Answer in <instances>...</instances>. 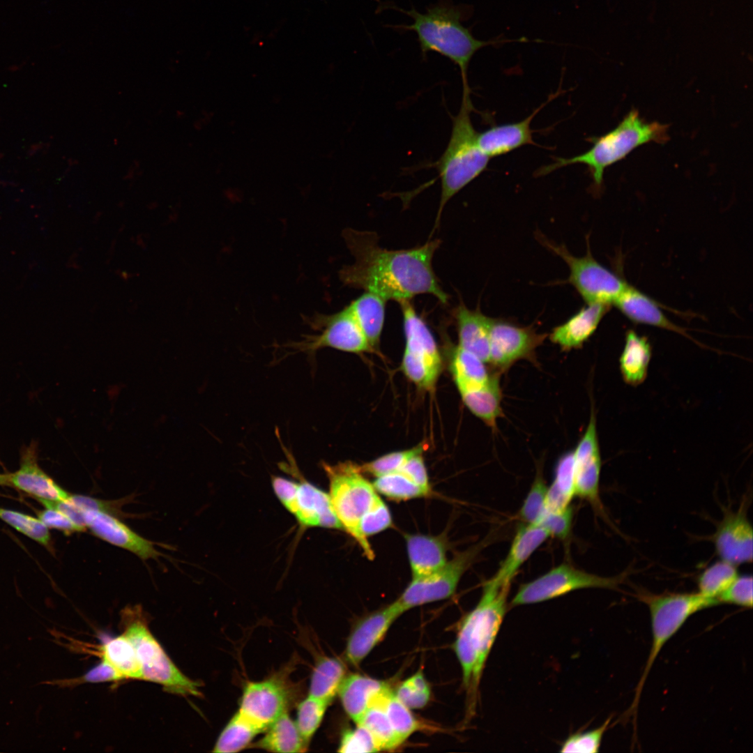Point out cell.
<instances>
[{"mask_svg":"<svg viewBox=\"0 0 753 753\" xmlns=\"http://www.w3.org/2000/svg\"><path fill=\"white\" fill-rule=\"evenodd\" d=\"M342 237L354 259L353 264L340 271L344 285L375 294L386 302L400 303L419 294H431L442 304L448 303L449 296L432 267L439 239L413 248L388 250L380 246L374 231L347 228Z\"/></svg>","mask_w":753,"mask_h":753,"instance_id":"1","label":"cell"},{"mask_svg":"<svg viewBox=\"0 0 753 753\" xmlns=\"http://www.w3.org/2000/svg\"><path fill=\"white\" fill-rule=\"evenodd\" d=\"M510 585L486 581L475 607L461 620L453 650L461 666L466 693V717L476 713L480 685L489 654L508 609Z\"/></svg>","mask_w":753,"mask_h":753,"instance_id":"2","label":"cell"},{"mask_svg":"<svg viewBox=\"0 0 753 753\" xmlns=\"http://www.w3.org/2000/svg\"><path fill=\"white\" fill-rule=\"evenodd\" d=\"M413 19L410 25L397 26L415 31L418 35L423 56L436 52L450 59L460 70L462 82L468 81L467 69L474 54L483 47L512 40L496 39L483 41L473 36L461 21L464 16L462 6H456L448 0H441L427 9L424 14L412 8L401 10Z\"/></svg>","mask_w":753,"mask_h":753,"instance_id":"3","label":"cell"},{"mask_svg":"<svg viewBox=\"0 0 753 753\" xmlns=\"http://www.w3.org/2000/svg\"><path fill=\"white\" fill-rule=\"evenodd\" d=\"M462 86L461 106L457 114L452 117L449 142L441 156L433 164L439 174L441 190L433 231L439 225L449 200L483 172L490 159L478 144V132L471 118L473 106L469 82H462Z\"/></svg>","mask_w":753,"mask_h":753,"instance_id":"4","label":"cell"},{"mask_svg":"<svg viewBox=\"0 0 753 753\" xmlns=\"http://www.w3.org/2000/svg\"><path fill=\"white\" fill-rule=\"evenodd\" d=\"M668 139L667 126L658 122H646L637 110H631L611 131L590 139L592 147L587 151L569 158H557L547 166L540 168L537 176L548 174L554 170L574 164H583L588 168L596 188L603 183L605 169L625 158L637 147L655 142L663 143Z\"/></svg>","mask_w":753,"mask_h":753,"instance_id":"5","label":"cell"},{"mask_svg":"<svg viewBox=\"0 0 753 753\" xmlns=\"http://www.w3.org/2000/svg\"><path fill=\"white\" fill-rule=\"evenodd\" d=\"M636 598L648 608L651 616L652 643L646 662L636 685L625 720L632 718L634 732L637 731V710L648 674L665 644L678 632L687 619L705 609L717 605V601L697 592H664L654 593L636 588Z\"/></svg>","mask_w":753,"mask_h":753,"instance_id":"6","label":"cell"},{"mask_svg":"<svg viewBox=\"0 0 753 753\" xmlns=\"http://www.w3.org/2000/svg\"><path fill=\"white\" fill-rule=\"evenodd\" d=\"M123 632L132 641L139 661L142 680L160 684L167 692L200 696V684L183 674L171 660L149 628L139 604L128 605L121 612Z\"/></svg>","mask_w":753,"mask_h":753,"instance_id":"7","label":"cell"},{"mask_svg":"<svg viewBox=\"0 0 753 753\" xmlns=\"http://www.w3.org/2000/svg\"><path fill=\"white\" fill-rule=\"evenodd\" d=\"M322 466L329 482V496L335 513L342 527L361 547L368 559L374 558L369 542L360 535L363 517L380 498L373 485L363 475L360 467L351 462Z\"/></svg>","mask_w":753,"mask_h":753,"instance_id":"8","label":"cell"},{"mask_svg":"<svg viewBox=\"0 0 753 753\" xmlns=\"http://www.w3.org/2000/svg\"><path fill=\"white\" fill-rule=\"evenodd\" d=\"M537 238L550 251L560 257L568 265V282L572 284L586 304L604 303L612 305L628 287V284L593 257L588 238L587 252L583 257L572 255L563 244H556L542 234Z\"/></svg>","mask_w":753,"mask_h":753,"instance_id":"9","label":"cell"},{"mask_svg":"<svg viewBox=\"0 0 753 753\" xmlns=\"http://www.w3.org/2000/svg\"><path fill=\"white\" fill-rule=\"evenodd\" d=\"M303 319L317 333L306 334L297 341L281 345L290 353L312 355L326 347L351 353L367 352L372 349L347 306L333 314L315 313L303 317Z\"/></svg>","mask_w":753,"mask_h":753,"instance_id":"10","label":"cell"},{"mask_svg":"<svg viewBox=\"0 0 753 753\" xmlns=\"http://www.w3.org/2000/svg\"><path fill=\"white\" fill-rule=\"evenodd\" d=\"M628 575L602 577L563 563L539 577L522 584L510 602L511 607L542 602L583 588L618 590Z\"/></svg>","mask_w":753,"mask_h":753,"instance_id":"11","label":"cell"},{"mask_svg":"<svg viewBox=\"0 0 753 753\" xmlns=\"http://www.w3.org/2000/svg\"><path fill=\"white\" fill-rule=\"evenodd\" d=\"M486 542L482 541L458 552L442 568L432 574L412 579L395 601L400 609L404 614L416 607L451 597L455 593L462 577L486 545Z\"/></svg>","mask_w":753,"mask_h":753,"instance_id":"12","label":"cell"},{"mask_svg":"<svg viewBox=\"0 0 753 753\" xmlns=\"http://www.w3.org/2000/svg\"><path fill=\"white\" fill-rule=\"evenodd\" d=\"M547 336L531 326H519L490 317L489 364L491 368L501 374L518 360L535 363L536 350Z\"/></svg>","mask_w":753,"mask_h":753,"instance_id":"13","label":"cell"},{"mask_svg":"<svg viewBox=\"0 0 753 753\" xmlns=\"http://www.w3.org/2000/svg\"><path fill=\"white\" fill-rule=\"evenodd\" d=\"M573 456L575 496L588 501L596 512L605 516L599 494L602 459L593 403L587 427L573 451Z\"/></svg>","mask_w":753,"mask_h":753,"instance_id":"14","label":"cell"},{"mask_svg":"<svg viewBox=\"0 0 753 753\" xmlns=\"http://www.w3.org/2000/svg\"><path fill=\"white\" fill-rule=\"evenodd\" d=\"M748 503V496H745L736 510L724 509L712 535L717 556L736 566L752 562L753 529L747 517Z\"/></svg>","mask_w":753,"mask_h":753,"instance_id":"15","label":"cell"},{"mask_svg":"<svg viewBox=\"0 0 753 753\" xmlns=\"http://www.w3.org/2000/svg\"><path fill=\"white\" fill-rule=\"evenodd\" d=\"M284 450L289 459V464H285L287 469L300 479L294 497L286 509L303 526L342 529L328 493L305 480L300 475L293 456L285 448Z\"/></svg>","mask_w":753,"mask_h":753,"instance_id":"16","label":"cell"},{"mask_svg":"<svg viewBox=\"0 0 753 753\" xmlns=\"http://www.w3.org/2000/svg\"><path fill=\"white\" fill-rule=\"evenodd\" d=\"M288 694L279 680L267 679L245 685L238 711L264 731L287 712Z\"/></svg>","mask_w":753,"mask_h":753,"instance_id":"17","label":"cell"},{"mask_svg":"<svg viewBox=\"0 0 753 753\" xmlns=\"http://www.w3.org/2000/svg\"><path fill=\"white\" fill-rule=\"evenodd\" d=\"M402 614L393 602L359 620L347 639L344 651L347 661L353 666H358Z\"/></svg>","mask_w":753,"mask_h":753,"instance_id":"18","label":"cell"},{"mask_svg":"<svg viewBox=\"0 0 753 753\" xmlns=\"http://www.w3.org/2000/svg\"><path fill=\"white\" fill-rule=\"evenodd\" d=\"M8 486L38 501H63L70 495L40 468L38 463L37 448L33 443L22 450L20 468L9 473Z\"/></svg>","mask_w":753,"mask_h":753,"instance_id":"19","label":"cell"},{"mask_svg":"<svg viewBox=\"0 0 753 753\" xmlns=\"http://www.w3.org/2000/svg\"><path fill=\"white\" fill-rule=\"evenodd\" d=\"M85 525L97 537L136 554L142 560L157 559L161 554L154 543L140 536L115 516L96 510L84 512Z\"/></svg>","mask_w":753,"mask_h":753,"instance_id":"20","label":"cell"},{"mask_svg":"<svg viewBox=\"0 0 753 753\" xmlns=\"http://www.w3.org/2000/svg\"><path fill=\"white\" fill-rule=\"evenodd\" d=\"M557 95L554 94L546 102L522 121L492 126L478 132L477 141L481 151L489 158L511 152L521 146L535 144L531 123L538 112Z\"/></svg>","mask_w":753,"mask_h":753,"instance_id":"21","label":"cell"},{"mask_svg":"<svg viewBox=\"0 0 753 753\" xmlns=\"http://www.w3.org/2000/svg\"><path fill=\"white\" fill-rule=\"evenodd\" d=\"M610 307L604 303L586 304L565 322L553 328L549 340L564 351L579 349L595 332Z\"/></svg>","mask_w":753,"mask_h":753,"instance_id":"22","label":"cell"},{"mask_svg":"<svg viewBox=\"0 0 753 753\" xmlns=\"http://www.w3.org/2000/svg\"><path fill=\"white\" fill-rule=\"evenodd\" d=\"M549 537L540 525H519L506 557L490 580L499 585H510L521 566Z\"/></svg>","mask_w":753,"mask_h":753,"instance_id":"23","label":"cell"},{"mask_svg":"<svg viewBox=\"0 0 753 753\" xmlns=\"http://www.w3.org/2000/svg\"><path fill=\"white\" fill-rule=\"evenodd\" d=\"M613 305L635 324L653 326L672 331L699 344L687 333L685 328L671 321L654 300L630 285H628Z\"/></svg>","mask_w":753,"mask_h":753,"instance_id":"24","label":"cell"},{"mask_svg":"<svg viewBox=\"0 0 753 753\" xmlns=\"http://www.w3.org/2000/svg\"><path fill=\"white\" fill-rule=\"evenodd\" d=\"M452 312L457 325L458 346L489 364L490 317L478 307L476 310L468 308L462 301Z\"/></svg>","mask_w":753,"mask_h":753,"instance_id":"25","label":"cell"},{"mask_svg":"<svg viewBox=\"0 0 753 753\" xmlns=\"http://www.w3.org/2000/svg\"><path fill=\"white\" fill-rule=\"evenodd\" d=\"M405 540L412 579L427 576L448 561L447 544L443 536L408 534Z\"/></svg>","mask_w":753,"mask_h":753,"instance_id":"26","label":"cell"},{"mask_svg":"<svg viewBox=\"0 0 753 753\" xmlns=\"http://www.w3.org/2000/svg\"><path fill=\"white\" fill-rule=\"evenodd\" d=\"M389 687L384 681L351 674L345 676L337 694L345 713L357 724L374 700Z\"/></svg>","mask_w":753,"mask_h":753,"instance_id":"27","label":"cell"},{"mask_svg":"<svg viewBox=\"0 0 753 753\" xmlns=\"http://www.w3.org/2000/svg\"><path fill=\"white\" fill-rule=\"evenodd\" d=\"M402 312L406 338L405 350L424 358L440 373L441 359L435 340L423 319L410 301L398 303Z\"/></svg>","mask_w":753,"mask_h":753,"instance_id":"28","label":"cell"},{"mask_svg":"<svg viewBox=\"0 0 753 753\" xmlns=\"http://www.w3.org/2000/svg\"><path fill=\"white\" fill-rule=\"evenodd\" d=\"M652 356L651 345L646 337L629 330L619 358V367L625 383L638 386L646 380Z\"/></svg>","mask_w":753,"mask_h":753,"instance_id":"29","label":"cell"},{"mask_svg":"<svg viewBox=\"0 0 753 753\" xmlns=\"http://www.w3.org/2000/svg\"><path fill=\"white\" fill-rule=\"evenodd\" d=\"M499 376L483 386L458 390L469 410L493 430L503 415Z\"/></svg>","mask_w":753,"mask_h":753,"instance_id":"30","label":"cell"},{"mask_svg":"<svg viewBox=\"0 0 753 753\" xmlns=\"http://www.w3.org/2000/svg\"><path fill=\"white\" fill-rule=\"evenodd\" d=\"M386 303L376 294L365 291L347 305L372 348L379 342L385 321Z\"/></svg>","mask_w":753,"mask_h":753,"instance_id":"31","label":"cell"},{"mask_svg":"<svg viewBox=\"0 0 753 753\" xmlns=\"http://www.w3.org/2000/svg\"><path fill=\"white\" fill-rule=\"evenodd\" d=\"M451 373L458 390L488 384L499 373L489 370L487 364L471 352L457 346L452 351Z\"/></svg>","mask_w":753,"mask_h":753,"instance_id":"32","label":"cell"},{"mask_svg":"<svg viewBox=\"0 0 753 753\" xmlns=\"http://www.w3.org/2000/svg\"><path fill=\"white\" fill-rule=\"evenodd\" d=\"M255 747L273 752H303L308 744L287 711L273 722Z\"/></svg>","mask_w":753,"mask_h":753,"instance_id":"33","label":"cell"},{"mask_svg":"<svg viewBox=\"0 0 753 753\" xmlns=\"http://www.w3.org/2000/svg\"><path fill=\"white\" fill-rule=\"evenodd\" d=\"M346 676L345 666L340 660L330 657L319 659L312 673L308 695L330 703Z\"/></svg>","mask_w":753,"mask_h":753,"instance_id":"34","label":"cell"},{"mask_svg":"<svg viewBox=\"0 0 753 753\" xmlns=\"http://www.w3.org/2000/svg\"><path fill=\"white\" fill-rule=\"evenodd\" d=\"M575 496L573 451L564 453L558 460L552 485L546 496V510L560 511L570 505Z\"/></svg>","mask_w":753,"mask_h":753,"instance_id":"35","label":"cell"},{"mask_svg":"<svg viewBox=\"0 0 753 753\" xmlns=\"http://www.w3.org/2000/svg\"><path fill=\"white\" fill-rule=\"evenodd\" d=\"M101 658L110 664L126 679L142 680L136 650L130 639L122 633L106 641L100 648Z\"/></svg>","mask_w":753,"mask_h":753,"instance_id":"36","label":"cell"},{"mask_svg":"<svg viewBox=\"0 0 753 753\" xmlns=\"http://www.w3.org/2000/svg\"><path fill=\"white\" fill-rule=\"evenodd\" d=\"M390 688L381 694L367 708L356 724L365 727L372 735L381 750H392L402 744L391 726L384 708V698Z\"/></svg>","mask_w":753,"mask_h":753,"instance_id":"37","label":"cell"},{"mask_svg":"<svg viewBox=\"0 0 753 753\" xmlns=\"http://www.w3.org/2000/svg\"><path fill=\"white\" fill-rule=\"evenodd\" d=\"M264 731L237 711L220 734L213 752H237L248 747Z\"/></svg>","mask_w":753,"mask_h":753,"instance_id":"38","label":"cell"},{"mask_svg":"<svg viewBox=\"0 0 753 753\" xmlns=\"http://www.w3.org/2000/svg\"><path fill=\"white\" fill-rule=\"evenodd\" d=\"M738 575L736 565L720 559L710 565L699 575L698 591L703 596L717 602L718 596Z\"/></svg>","mask_w":753,"mask_h":753,"instance_id":"39","label":"cell"},{"mask_svg":"<svg viewBox=\"0 0 753 753\" xmlns=\"http://www.w3.org/2000/svg\"><path fill=\"white\" fill-rule=\"evenodd\" d=\"M372 485L377 492L395 501L425 497L430 494L399 471L376 477Z\"/></svg>","mask_w":753,"mask_h":753,"instance_id":"40","label":"cell"},{"mask_svg":"<svg viewBox=\"0 0 753 753\" xmlns=\"http://www.w3.org/2000/svg\"><path fill=\"white\" fill-rule=\"evenodd\" d=\"M384 708L393 731L401 744L413 733L420 729L422 725L411 709L401 702L390 689L384 698Z\"/></svg>","mask_w":753,"mask_h":753,"instance_id":"41","label":"cell"},{"mask_svg":"<svg viewBox=\"0 0 753 753\" xmlns=\"http://www.w3.org/2000/svg\"><path fill=\"white\" fill-rule=\"evenodd\" d=\"M0 519L39 544L50 547L49 528L38 518L0 507Z\"/></svg>","mask_w":753,"mask_h":753,"instance_id":"42","label":"cell"},{"mask_svg":"<svg viewBox=\"0 0 753 753\" xmlns=\"http://www.w3.org/2000/svg\"><path fill=\"white\" fill-rule=\"evenodd\" d=\"M329 704L310 695L298 704L295 722L307 744L320 726Z\"/></svg>","mask_w":753,"mask_h":753,"instance_id":"43","label":"cell"},{"mask_svg":"<svg viewBox=\"0 0 753 753\" xmlns=\"http://www.w3.org/2000/svg\"><path fill=\"white\" fill-rule=\"evenodd\" d=\"M394 693L401 702L411 710L425 707L429 701L431 690L420 669L402 682Z\"/></svg>","mask_w":753,"mask_h":753,"instance_id":"44","label":"cell"},{"mask_svg":"<svg viewBox=\"0 0 753 753\" xmlns=\"http://www.w3.org/2000/svg\"><path fill=\"white\" fill-rule=\"evenodd\" d=\"M547 486L541 471L535 480L519 511V517L526 524H538L546 512Z\"/></svg>","mask_w":753,"mask_h":753,"instance_id":"45","label":"cell"},{"mask_svg":"<svg viewBox=\"0 0 753 753\" xmlns=\"http://www.w3.org/2000/svg\"><path fill=\"white\" fill-rule=\"evenodd\" d=\"M611 717L607 719L598 728L577 732L569 736L563 743L561 752L596 753L599 752L604 734L609 728Z\"/></svg>","mask_w":753,"mask_h":753,"instance_id":"46","label":"cell"},{"mask_svg":"<svg viewBox=\"0 0 753 753\" xmlns=\"http://www.w3.org/2000/svg\"><path fill=\"white\" fill-rule=\"evenodd\" d=\"M425 446L420 444L413 448L388 453L362 465L363 473L379 477L398 471L404 464L414 455L423 452Z\"/></svg>","mask_w":753,"mask_h":753,"instance_id":"47","label":"cell"},{"mask_svg":"<svg viewBox=\"0 0 753 753\" xmlns=\"http://www.w3.org/2000/svg\"><path fill=\"white\" fill-rule=\"evenodd\" d=\"M402 369L415 384L426 390L432 389L438 374L423 357L404 350Z\"/></svg>","mask_w":753,"mask_h":753,"instance_id":"48","label":"cell"},{"mask_svg":"<svg viewBox=\"0 0 753 753\" xmlns=\"http://www.w3.org/2000/svg\"><path fill=\"white\" fill-rule=\"evenodd\" d=\"M717 600L719 604H729L751 609L753 605L752 576L738 575Z\"/></svg>","mask_w":753,"mask_h":753,"instance_id":"49","label":"cell"},{"mask_svg":"<svg viewBox=\"0 0 753 753\" xmlns=\"http://www.w3.org/2000/svg\"><path fill=\"white\" fill-rule=\"evenodd\" d=\"M391 525V513L380 497L363 517L359 525V531L361 537L369 542L370 536L390 528Z\"/></svg>","mask_w":753,"mask_h":753,"instance_id":"50","label":"cell"},{"mask_svg":"<svg viewBox=\"0 0 753 753\" xmlns=\"http://www.w3.org/2000/svg\"><path fill=\"white\" fill-rule=\"evenodd\" d=\"M380 749L371 733L363 725L346 730L342 735L338 752H376Z\"/></svg>","mask_w":753,"mask_h":753,"instance_id":"51","label":"cell"},{"mask_svg":"<svg viewBox=\"0 0 753 753\" xmlns=\"http://www.w3.org/2000/svg\"><path fill=\"white\" fill-rule=\"evenodd\" d=\"M126 679L110 664L102 660L84 676L74 679L53 680L41 683L56 685L60 687L73 686L83 683L118 682Z\"/></svg>","mask_w":753,"mask_h":753,"instance_id":"52","label":"cell"},{"mask_svg":"<svg viewBox=\"0 0 753 753\" xmlns=\"http://www.w3.org/2000/svg\"><path fill=\"white\" fill-rule=\"evenodd\" d=\"M573 508L569 505L560 511H548L538 524L542 526L551 536L561 540L568 538L572 526Z\"/></svg>","mask_w":753,"mask_h":753,"instance_id":"53","label":"cell"},{"mask_svg":"<svg viewBox=\"0 0 753 753\" xmlns=\"http://www.w3.org/2000/svg\"><path fill=\"white\" fill-rule=\"evenodd\" d=\"M68 500L82 512L86 510H96L114 516L122 515L121 508L123 503V499L104 501L84 495L70 494Z\"/></svg>","mask_w":753,"mask_h":753,"instance_id":"54","label":"cell"},{"mask_svg":"<svg viewBox=\"0 0 753 753\" xmlns=\"http://www.w3.org/2000/svg\"><path fill=\"white\" fill-rule=\"evenodd\" d=\"M38 518L48 528H55L69 535L85 529L77 525L62 511L51 506L37 514Z\"/></svg>","mask_w":753,"mask_h":753,"instance_id":"55","label":"cell"},{"mask_svg":"<svg viewBox=\"0 0 753 753\" xmlns=\"http://www.w3.org/2000/svg\"><path fill=\"white\" fill-rule=\"evenodd\" d=\"M423 452L417 453L411 457L398 471L430 493L431 487L423 457Z\"/></svg>","mask_w":753,"mask_h":753,"instance_id":"56","label":"cell"},{"mask_svg":"<svg viewBox=\"0 0 753 753\" xmlns=\"http://www.w3.org/2000/svg\"><path fill=\"white\" fill-rule=\"evenodd\" d=\"M0 485H9V473H0Z\"/></svg>","mask_w":753,"mask_h":753,"instance_id":"57","label":"cell"}]
</instances>
